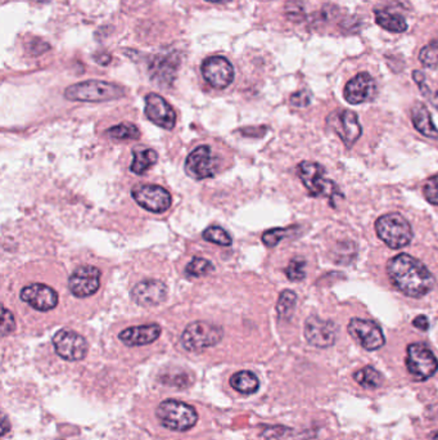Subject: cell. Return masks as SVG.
<instances>
[{
	"label": "cell",
	"mask_w": 438,
	"mask_h": 440,
	"mask_svg": "<svg viewBox=\"0 0 438 440\" xmlns=\"http://www.w3.org/2000/svg\"><path fill=\"white\" fill-rule=\"evenodd\" d=\"M387 274L400 293L410 298H422L434 286L430 269L409 254H398L387 264Z\"/></svg>",
	"instance_id": "1"
},
{
	"label": "cell",
	"mask_w": 438,
	"mask_h": 440,
	"mask_svg": "<svg viewBox=\"0 0 438 440\" xmlns=\"http://www.w3.org/2000/svg\"><path fill=\"white\" fill-rule=\"evenodd\" d=\"M156 414L162 427L174 431H188L198 421V413L195 407L176 399L163 400L157 407Z\"/></svg>",
	"instance_id": "2"
},
{
	"label": "cell",
	"mask_w": 438,
	"mask_h": 440,
	"mask_svg": "<svg viewBox=\"0 0 438 440\" xmlns=\"http://www.w3.org/2000/svg\"><path fill=\"white\" fill-rule=\"evenodd\" d=\"M124 94L125 91L119 85L102 80H88L77 83L71 85L64 91V97L74 102H107L119 99Z\"/></svg>",
	"instance_id": "3"
},
{
	"label": "cell",
	"mask_w": 438,
	"mask_h": 440,
	"mask_svg": "<svg viewBox=\"0 0 438 440\" xmlns=\"http://www.w3.org/2000/svg\"><path fill=\"white\" fill-rule=\"evenodd\" d=\"M376 232L378 237L393 250L408 246L414 236L410 223L398 213H391L378 218Z\"/></svg>",
	"instance_id": "4"
},
{
	"label": "cell",
	"mask_w": 438,
	"mask_h": 440,
	"mask_svg": "<svg viewBox=\"0 0 438 440\" xmlns=\"http://www.w3.org/2000/svg\"><path fill=\"white\" fill-rule=\"evenodd\" d=\"M297 171L304 186L313 197L328 196L330 197L333 206H335L333 200H335L337 196L343 197L337 184L324 176L325 170L323 167H320L319 164L311 161H302L297 168Z\"/></svg>",
	"instance_id": "5"
},
{
	"label": "cell",
	"mask_w": 438,
	"mask_h": 440,
	"mask_svg": "<svg viewBox=\"0 0 438 440\" xmlns=\"http://www.w3.org/2000/svg\"><path fill=\"white\" fill-rule=\"evenodd\" d=\"M224 329L209 322L190 323L181 335V345L188 351H201L215 346L223 340Z\"/></svg>",
	"instance_id": "6"
},
{
	"label": "cell",
	"mask_w": 438,
	"mask_h": 440,
	"mask_svg": "<svg viewBox=\"0 0 438 440\" xmlns=\"http://www.w3.org/2000/svg\"><path fill=\"white\" fill-rule=\"evenodd\" d=\"M406 367L415 381H425L438 370V361L425 344H410L408 346Z\"/></svg>",
	"instance_id": "7"
},
{
	"label": "cell",
	"mask_w": 438,
	"mask_h": 440,
	"mask_svg": "<svg viewBox=\"0 0 438 440\" xmlns=\"http://www.w3.org/2000/svg\"><path fill=\"white\" fill-rule=\"evenodd\" d=\"M327 125L341 138L343 145L351 148L362 137V129L359 118L351 110H337L328 115Z\"/></svg>",
	"instance_id": "8"
},
{
	"label": "cell",
	"mask_w": 438,
	"mask_h": 440,
	"mask_svg": "<svg viewBox=\"0 0 438 440\" xmlns=\"http://www.w3.org/2000/svg\"><path fill=\"white\" fill-rule=\"evenodd\" d=\"M53 345L58 356L64 361H83L88 354L89 345L85 337L71 329H61L53 337Z\"/></svg>",
	"instance_id": "9"
},
{
	"label": "cell",
	"mask_w": 438,
	"mask_h": 440,
	"mask_svg": "<svg viewBox=\"0 0 438 440\" xmlns=\"http://www.w3.org/2000/svg\"><path fill=\"white\" fill-rule=\"evenodd\" d=\"M348 334L364 349L378 350L386 344V337L379 325L374 321L352 318L348 323Z\"/></svg>",
	"instance_id": "10"
},
{
	"label": "cell",
	"mask_w": 438,
	"mask_h": 440,
	"mask_svg": "<svg viewBox=\"0 0 438 440\" xmlns=\"http://www.w3.org/2000/svg\"><path fill=\"white\" fill-rule=\"evenodd\" d=\"M132 195L139 206L151 213L162 214L171 206V195L167 189L157 184L139 186L132 189Z\"/></svg>",
	"instance_id": "11"
},
{
	"label": "cell",
	"mask_w": 438,
	"mask_h": 440,
	"mask_svg": "<svg viewBox=\"0 0 438 440\" xmlns=\"http://www.w3.org/2000/svg\"><path fill=\"white\" fill-rule=\"evenodd\" d=\"M202 75L216 89L228 88L234 80V67L225 57H209L202 63Z\"/></svg>",
	"instance_id": "12"
},
{
	"label": "cell",
	"mask_w": 438,
	"mask_h": 440,
	"mask_svg": "<svg viewBox=\"0 0 438 440\" xmlns=\"http://www.w3.org/2000/svg\"><path fill=\"white\" fill-rule=\"evenodd\" d=\"M338 334L337 325L332 321H324L318 315H310L305 323V337L307 342L316 348L332 346Z\"/></svg>",
	"instance_id": "13"
},
{
	"label": "cell",
	"mask_w": 438,
	"mask_h": 440,
	"mask_svg": "<svg viewBox=\"0 0 438 440\" xmlns=\"http://www.w3.org/2000/svg\"><path fill=\"white\" fill-rule=\"evenodd\" d=\"M217 160L209 146H200L192 151L185 161V170L192 178L202 181L216 174Z\"/></svg>",
	"instance_id": "14"
},
{
	"label": "cell",
	"mask_w": 438,
	"mask_h": 440,
	"mask_svg": "<svg viewBox=\"0 0 438 440\" xmlns=\"http://www.w3.org/2000/svg\"><path fill=\"white\" fill-rule=\"evenodd\" d=\"M100 286V271L96 266H83L71 274L69 288L76 298H88Z\"/></svg>",
	"instance_id": "15"
},
{
	"label": "cell",
	"mask_w": 438,
	"mask_h": 440,
	"mask_svg": "<svg viewBox=\"0 0 438 440\" xmlns=\"http://www.w3.org/2000/svg\"><path fill=\"white\" fill-rule=\"evenodd\" d=\"M146 118L166 130H173L176 124V113L171 105L167 102L165 98L159 94L149 93L146 97Z\"/></svg>",
	"instance_id": "16"
},
{
	"label": "cell",
	"mask_w": 438,
	"mask_h": 440,
	"mask_svg": "<svg viewBox=\"0 0 438 440\" xmlns=\"http://www.w3.org/2000/svg\"><path fill=\"white\" fill-rule=\"evenodd\" d=\"M376 80L368 72H360L345 86L343 96L350 105H362L376 97Z\"/></svg>",
	"instance_id": "17"
},
{
	"label": "cell",
	"mask_w": 438,
	"mask_h": 440,
	"mask_svg": "<svg viewBox=\"0 0 438 440\" xmlns=\"http://www.w3.org/2000/svg\"><path fill=\"white\" fill-rule=\"evenodd\" d=\"M130 296L140 307H156L166 299L167 287L159 280L142 281L132 287Z\"/></svg>",
	"instance_id": "18"
},
{
	"label": "cell",
	"mask_w": 438,
	"mask_h": 440,
	"mask_svg": "<svg viewBox=\"0 0 438 440\" xmlns=\"http://www.w3.org/2000/svg\"><path fill=\"white\" fill-rule=\"evenodd\" d=\"M20 298L39 312L52 310L58 304V293L52 287L42 283H33L25 287Z\"/></svg>",
	"instance_id": "19"
},
{
	"label": "cell",
	"mask_w": 438,
	"mask_h": 440,
	"mask_svg": "<svg viewBox=\"0 0 438 440\" xmlns=\"http://www.w3.org/2000/svg\"><path fill=\"white\" fill-rule=\"evenodd\" d=\"M161 326L157 323L129 327L120 332L119 339L127 346H143L156 342L160 337Z\"/></svg>",
	"instance_id": "20"
},
{
	"label": "cell",
	"mask_w": 438,
	"mask_h": 440,
	"mask_svg": "<svg viewBox=\"0 0 438 440\" xmlns=\"http://www.w3.org/2000/svg\"><path fill=\"white\" fill-rule=\"evenodd\" d=\"M411 121L419 133L432 140H437L438 129L433 124L431 112L428 111L425 103L417 102L411 107Z\"/></svg>",
	"instance_id": "21"
},
{
	"label": "cell",
	"mask_w": 438,
	"mask_h": 440,
	"mask_svg": "<svg viewBox=\"0 0 438 440\" xmlns=\"http://www.w3.org/2000/svg\"><path fill=\"white\" fill-rule=\"evenodd\" d=\"M159 160V154L151 148H137L132 151V161L130 170L134 174L143 175L149 168L156 165Z\"/></svg>",
	"instance_id": "22"
},
{
	"label": "cell",
	"mask_w": 438,
	"mask_h": 440,
	"mask_svg": "<svg viewBox=\"0 0 438 440\" xmlns=\"http://www.w3.org/2000/svg\"><path fill=\"white\" fill-rule=\"evenodd\" d=\"M230 386L241 394H255L260 388L258 376L250 371H239L230 378Z\"/></svg>",
	"instance_id": "23"
},
{
	"label": "cell",
	"mask_w": 438,
	"mask_h": 440,
	"mask_svg": "<svg viewBox=\"0 0 438 440\" xmlns=\"http://www.w3.org/2000/svg\"><path fill=\"white\" fill-rule=\"evenodd\" d=\"M374 16H376V23L390 33L401 34L408 30V23L400 14L392 13L386 9H376Z\"/></svg>",
	"instance_id": "24"
},
{
	"label": "cell",
	"mask_w": 438,
	"mask_h": 440,
	"mask_svg": "<svg viewBox=\"0 0 438 440\" xmlns=\"http://www.w3.org/2000/svg\"><path fill=\"white\" fill-rule=\"evenodd\" d=\"M354 378L357 384L362 385V388H367V389H376L383 384L381 372H378L376 368L370 366H367L355 372Z\"/></svg>",
	"instance_id": "25"
},
{
	"label": "cell",
	"mask_w": 438,
	"mask_h": 440,
	"mask_svg": "<svg viewBox=\"0 0 438 440\" xmlns=\"http://www.w3.org/2000/svg\"><path fill=\"white\" fill-rule=\"evenodd\" d=\"M297 304V295L291 290H284L279 295L277 312L279 320H291Z\"/></svg>",
	"instance_id": "26"
},
{
	"label": "cell",
	"mask_w": 438,
	"mask_h": 440,
	"mask_svg": "<svg viewBox=\"0 0 438 440\" xmlns=\"http://www.w3.org/2000/svg\"><path fill=\"white\" fill-rule=\"evenodd\" d=\"M110 138L117 140H138L140 137L139 129L130 123H121L119 125L112 126L107 130Z\"/></svg>",
	"instance_id": "27"
},
{
	"label": "cell",
	"mask_w": 438,
	"mask_h": 440,
	"mask_svg": "<svg viewBox=\"0 0 438 440\" xmlns=\"http://www.w3.org/2000/svg\"><path fill=\"white\" fill-rule=\"evenodd\" d=\"M203 238L212 244H220V246H230L233 244V239L228 232L225 231L221 227L212 225L209 227L206 231L203 232Z\"/></svg>",
	"instance_id": "28"
},
{
	"label": "cell",
	"mask_w": 438,
	"mask_h": 440,
	"mask_svg": "<svg viewBox=\"0 0 438 440\" xmlns=\"http://www.w3.org/2000/svg\"><path fill=\"white\" fill-rule=\"evenodd\" d=\"M305 266L306 261L304 258H293L288 266L285 268V274L288 277V280L292 282H301V281L306 278V272H305Z\"/></svg>",
	"instance_id": "29"
},
{
	"label": "cell",
	"mask_w": 438,
	"mask_h": 440,
	"mask_svg": "<svg viewBox=\"0 0 438 440\" xmlns=\"http://www.w3.org/2000/svg\"><path fill=\"white\" fill-rule=\"evenodd\" d=\"M212 271H214L212 263L207 259L203 258L192 259V261L185 268V273L192 277H202Z\"/></svg>",
	"instance_id": "30"
},
{
	"label": "cell",
	"mask_w": 438,
	"mask_h": 440,
	"mask_svg": "<svg viewBox=\"0 0 438 440\" xmlns=\"http://www.w3.org/2000/svg\"><path fill=\"white\" fill-rule=\"evenodd\" d=\"M419 61L428 69L438 67V43H431L425 45V48H422L419 53Z\"/></svg>",
	"instance_id": "31"
},
{
	"label": "cell",
	"mask_w": 438,
	"mask_h": 440,
	"mask_svg": "<svg viewBox=\"0 0 438 440\" xmlns=\"http://www.w3.org/2000/svg\"><path fill=\"white\" fill-rule=\"evenodd\" d=\"M413 79H414V81L417 83L420 91L423 93V96H425V98H428L432 106L436 107L438 110V91H432L431 89H430V86L425 83V74L420 72V71H414V72H413Z\"/></svg>",
	"instance_id": "32"
},
{
	"label": "cell",
	"mask_w": 438,
	"mask_h": 440,
	"mask_svg": "<svg viewBox=\"0 0 438 440\" xmlns=\"http://www.w3.org/2000/svg\"><path fill=\"white\" fill-rule=\"evenodd\" d=\"M294 231V228H274V230H269V231L265 232L263 235V242H264L267 247H274L283 239V238L288 237L291 232Z\"/></svg>",
	"instance_id": "33"
},
{
	"label": "cell",
	"mask_w": 438,
	"mask_h": 440,
	"mask_svg": "<svg viewBox=\"0 0 438 440\" xmlns=\"http://www.w3.org/2000/svg\"><path fill=\"white\" fill-rule=\"evenodd\" d=\"M423 193L428 203L438 206V175H434L425 182Z\"/></svg>",
	"instance_id": "34"
},
{
	"label": "cell",
	"mask_w": 438,
	"mask_h": 440,
	"mask_svg": "<svg viewBox=\"0 0 438 440\" xmlns=\"http://www.w3.org/2000/svg\"><path fill=\"white\" fill-rule=\"evenodd\" d=\"M1 334L3 336L9 335L13 332L16 329V321H14V317L8 309H3V320H1Z\"/></svg>",
	"instance_id": "35"
},
{
	"label": "cell",
	"mask_w": 438,
	"mask_h": 440,
	"mask_svg": "<svg viewBox=\"0 0 438 440\" xmlns=\"http://www.w3.org/2000/svg\"><path fill=\"white\" fill-rule=\"evenodd\" d=\"M311 103V93L307 91H299L291 96V105L294 107H307Z\"/></svg>",
	"instance_id": "36"
},
{
	"label": "cell",
	"mask_w": 438,
	"mask_h": 440,
	"mask_svg": "<svg viewBox=\"0 0 438 440\" xmlns=\"http://www.w3.org/2000/svg\"><path fill=\"white\" fill-rule=\"evenodd\" d=\"M291 3H292V8L287 4L288 17L292 18V21H301V18L304 17V8L297 1H291Z\"/></svg>",
	"instance_id": "37"
},
{
	"label": "cell",
	"mask_w": 438,
	"mask_h": 440,
	"mask_svg": "<svg viewBox=\"0 0 438 440\" xmlns=\"http://www.w3.org/2000/svg\"><path fill=\"white\" fill-rule=\"evenodd\" d=\"M413 326L420 329V331H427L430 329V322L425 315H417V318H414Z\"/></svg>",
	"instance_id": "38"
},
{
	"label": "cell",
	"mask_w": 438,
	"mask_h": 440,
	"mask_svg": "<svg viewBox=\"0 0 438 440\" xmlns=\"http://www.w3.org/2000/svg\"><path fill=\"white\" fill-rule=\"evenodd\" d=\"M7 425H8L7 417L4 416V417H3V435L7 433Z\"/></svg>",
	"instance_id": "39"
},
{
	"label": "cell",
	"mask_w": 438,
	"mask_h": 440,
	"mask_svg": "<svg viewBox=\"0 0 438 440\" xmlns=\"http://www.w3.org/2000/svg\"><path fill=\"white\" fill-rule=\"evenodd\" d=\"M432 438H433V439L434 440H438V431H436V433L433 434V435H432Z\"/></svg>",
	"instance_id": "40"
},
{
	"label": "cell",
	"mask_w": 438,
	"mask_h": 440,
	"mask_svg": "<svg viewBox=\"0 0 438 440\" xmlns=\"http://www.w3.org/2000/svg\"><path fill=\"white\" fill-rule=\"evenodd\" d=\"M206 1H209V3H219V1H221V0H206Z\"/></svg>",
	"instance_id": "41"
}]
</instances>
